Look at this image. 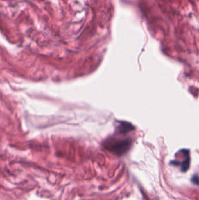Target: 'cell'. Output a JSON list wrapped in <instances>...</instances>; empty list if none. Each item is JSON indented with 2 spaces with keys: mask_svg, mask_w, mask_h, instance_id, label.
<instances>
[{
  "mask_svg": "<svg viewBox=\"0 0 199 200\" xmlns=\"http://www.w3.org/2000/svg\"><path fill=\"white\" fill-rule=\"evenodd\" d=\"M130 145L131 141L129 139L114 140L111 143H107L105 148L114 154L121 156L128 151Z\"/></svg>",
  "mask_w": 199,
  "mask_h": 200,
  "instance_id": "6da1fadb",
  "label": "cell"
},
{
  "mask_svg": "<svg viewBox=\"0 0 199 200\" xmlns=\"http://www.w3.org/2000/svg\"><path fill=\"white\" fill-rule=\"evenodd\" d=\"M118 128L119 129V132H123V133H125V132H127L128 131H130L131 130L133 129V126H132V125H131L128 123H124V122L123 123H121L120 126L119 125Z\"/></svg>",
  "mask_w": 199,
  "mask_h": 200,
  "instance_id": "7a4b0ae2",
  "label": "cell"
},
{
  "mask_svg": "<svg viewBox=\"0 0 199 200\" xmlns=\"http://www.w3.org/2000/svg\"><path fill=\"white\" fill-rule=\"evenodd\" d=\"M191 181L193 183L196 184L197 185H198V176L197 174H194L191 178Z\"/></svg>",
  "mask_w": 199,
  "mask_h": 200,
  "instance_id": "3957f363",
  "label": "cell"
}]
</instances>
